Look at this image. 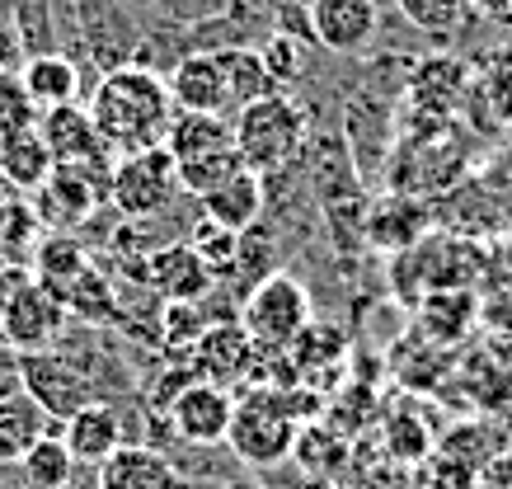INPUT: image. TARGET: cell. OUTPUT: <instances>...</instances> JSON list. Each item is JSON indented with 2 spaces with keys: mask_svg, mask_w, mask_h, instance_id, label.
<instances>
[{
  "mask_svg": "<svg viewBox=\"0 0 512 489\" xmlns=\"http://www.w3.org/2000/svg\"><path fill=\"white\" fill-rule=\"evenodd\" d=\"M85 113L113 156H137V151H151L165 142L174 99L165 76L151 66H109L90 90Z\"/></svg>",
  "mask_w": 512,
  "mask_h": 489,
  "instance_id": "obj_1",
  "label": "cell"
},
{
  "mask_svg": "<svg viewBox=\"0 0 512 489\" xmlns=\"http://www.w3.org/2000/svg\"><path fill=\"white\" fill-rule=\"evenodd\" d=\"M306 109L296 104L292 95H273L254 99L245 109L231 118V137H235V151L245 160V170L254 174H273L282 165H292L306 146Z\"/></svg>",
  "mask_w": 512,
  "mask_h": 489,
  "instance_id": "obj_2",
  "label": "cell"
},
{
  "mask_svg": "<svg viewBox=\"0 0 512 489\" xmlns=\"http://www.w3.org/2000/svg\"><path fill=\"white\" fill-rule=\"evenodd\" d=\"M296 410L301 400H282L278 391H249L235 400L231 428H226V447L240 466L254 471H273L292 457L296 447Z\"/></svg>",
  "mask_w": 512,
  "mask_h": 489,
  "instance_id": "obj_3",
  "label": "cell"
},
{
  "mask_svg": "<svg viewBox=\"0 0 512 489\" xmlns=\"http://www.w3.org/2000/svg\"><path fill=\"white\" fill-rule=\"evenodd\" d=\"M311 320H315L311 287L292 278V273H264L259 283L249 287L245 311H240V330L254 339V348L282 353Z\"/></svg>",
  "mask_w": 512,
  "mask_h": 489,
  "instance_id": "obj_4",
  "label": "cell"
},
{
  "mask_svg": "<svg viewBox=\"0 0 512 489\" xmlns=\"http://www.w3.org/2000/svg\"><path fill=\"white\" fill-rule=\"evenodd\" d=\"M179 165L165 146L137 151V156H118L109 174V198L127 221H151L160 212H170V203L179 198Z\"/></svg>",
  "mask_w": 512,
  "mask_h": 489,
  "instance_id": "obj_5",
  "label": "cell"
},
{
  "mask_svg": "<svg viewBox=\"0 0 512 489\" xmlns=\"http://www.w3.org/2000/svg\"><path fill=\"white\" fill-rule=\"evenodd\" d=\"M0 330L5 339L24 353H47V348L62 344V330H66V306L62 297L43 287L38 278H10V287L0 292Z\"/></svg>",
  "mask_w": 512,
  "mask_h": 489,
  "instance_id": "obj_6",
  "label": "cell"
},
{
  "mask_svg": "<svg viewBox=\"0 0 512 489\" xmlns=\"http://www.w3.org/2000/svg\"><path fill=\"white\" fill-rule=\"evenodd\" d=\"M235 414V395L221 381H184L165 400V424L188 447H226V428Z\"/></svg>",
  "mask_w": 512,
  "mask_h": 489,
  "instance_id": "obj_7",
  "label": "cell"
},
{
  "mask_svg": "<svg viewBox=\"0 0 512 489\" xmlns=\"http://www.w3.org/2000/svg\"><path fill=\"white\" fill-rule=\"evenodd\" d=\"M19 386L43 405V414L52 424L71 419L80 405H90L94 395H99L90 372L76 367L66 353H57V348H47V353H24V358H19Z\"/></svg>",
  "mask_w": 512,
  "mask_h": 489,
  "instance_id": "obj_8",
  "label": "cell"
},
{
  "mask_svg": "<svg viewBox=\"0 0 512 489\" xmlns=\"http://www.w3.org/2000/svg\"><path fill=\"white\" fill-rule=\"evenodd\" d=\"M38 137L47 142V151H52V160L57 165H71V170H90L94 179H104L109 184L113 174V151L104 146V137L94 132L90 113H85V104H62V109H47L38 113Z\"/></svg>",
  "mask_w": 512,
  "mask_h": 489,
  "instance_id": "obj_9",
  "label": "cell"
},
{
  "mask_svg": "<svg viewBox=\"0 0 512 489\" xmlns=\"http://www.w3.org/2000/svg\"><path fill=\"white\" fill-rule=\"evenodd\" d=\"M109 189L104 179H94L90 170H71V165H52L43 184L33 189V217L43 231H62L71 236L76 226L94 217V207H99V193Z\"/></svg>",
  "mask_w": 512,
  "mask_h": 489,
  "instance_id": "obj_10",
  "label": "cell"
},
{
  "mask_svg": "<svg viewBox=\"0 0 512 489\" xmlns=\"http://www.w3.org/2000/svg\"><path fill=\"white\" fill-rule=\"evenodd\" d=\"M306 29L325 52L362 57L381 38V5L376 0H311Z\"/></svg>",
  "mask_w": 512,
  "mask_h": 489,
  "instance_id": "obj_11",
  "label": "cell"
},
{
  "mask_svg": "<svg viewBox=\"0 0 512 489\" xmlns=\"http://www.w3.org/2000/svg\"><path fill=\"white\" fill-rule=\"evenodd\" d=\"M94 489H198L193 475L179 471L160 447L123 442L109 461L94 466Z\"/></svg>",
  "mask_w": 512,
  "mask_h": 489,
  "instance_id": "obj_12",
  "label": "cell"
},
{
  "mask_svg": "<svg viewBox=\"0 0 512 489\" xmlns=\"http://www.w3.org/2000/svg\"><path fill=\"white\" fill-rule=\"evenodd\" d=\"M433 231V212L428 203H419L414 193H386L367 207V221H362V236L372 250L386 254H409L419 250L423 240Z\"/></svg>",
  "mask_w": 512,
  "mask_h": 489,
  "instance_id": "obj_13",
  "label": "cell"
},
{
  "mask_svg": "<svg viewBox=\"0 0 512 489\" xmlns=\"http://www.w3.org/2000/svg\"><path fill=\"white\" fill-rule=\"evenodd\" d=\"M165 85H170V99L179 113H217V118H231V85H226V66H221L217 48L179 57L174 71L165 76Z\"/></svg>",
  "mask_w": 512,
  "mask_h": 489,
  "instance_id": "obj_14",
  "label": "cell"
},
{
  "mask_svg": "<svg viewBox=\"0 0 512 489\" xmlns=\"http://www.w3.org/2000/svg\"><path fill=\"white\" fill-rule=\"evenodd\" d=\"M62 442L71 447V457H76V466H99V461H109L118 447H123V410L113 405V400H104V395H94L90 405H80L71 419H62Z\"/></svg>",
  "mask_w": 512,
  "mask_h": 489,
  "instance_id": "obj_15",
  "label": "cell"
},
{
  "mask_svg": "<svg viewBox=\"0 0 512 489\" xmlns=\"http://www.w3.org/2000/svg\"><path fill=\"white\" fill-rule=\"evenodd\" d=\"M151 269H146V287L165 301H202L217 278L212 269L202 264V254L188 245V240H174V245H160L151 259H146Z\"/></svg>",
  "mask_w": 512,
  "mask_h": 489,
  "instance_id": "obj_16",
  "label": "cell"
},
{
  "mask_svg": "<svg viewBox=\"0 0 512 489\" xmlns=\"http://www.w3.org/2000/svg\"><path fill=\"white\" fill-rule=\"evenodd\" d=\"M470 95V66L461 57H428L409 76V104L428 118H456Z\"/></svg>",
  "mask_w": 512,
  "mask_h": 489,
  "instance_id": "obj_17",
  "label": "cell"
},
{
  "mask_svg": "<svg viewBox=\"0 0 512 489\" xmlns=\"http://www.w3.org/2000/svg\"><path fill=\"white\" fill-rule=\"evenodd\" d=\"M264 203H268L264 174H254V170H235L226 184H217L212 193L198 198L202 217L212 221V226H221V231H231V236L254 231V221L264 217Z\"/></svg>",
  "mask_w": 512,
  "mask_h": 489,
  "instance_id": "obj_18",
  "label": "cell"
},
{
  "mask_svg": "<svg viewBox=\"0 0 512 489\" xmlns=\"http://www.w3.org/2000/svg\"><path fill=\"white\" fill-rule=\"evenodd\" d=\"M15 80L38 113L62 109V104H76L80 99V71L62 52H29L24 66L15 71Z\"/></svg>",
  "mask_w": 512,
  "mask_h": 489,
  "instance_id": "obj_19",
  "label": "cell"
},
{
  "mask_svg": "<svg viewBox=\"0 0 512 489\" xmlns=\"http://www.w3.org/2000/svg\"><path fill=\"white\" fill-rule=\"evenodd\" d=\"M419 325L433 344H456L480 325V297L475 287H433L419 297Z\"/></svg>",
  "mask_w": 512,
  "mask_h": 489,
  "instance_id": "obj_20",
  "label": "cell"
},
{
  "mask_svg": "<svg viewBox=\"0 0 512 489\" xmlns=\"http://www.w3.org/2000/svg\"><path fill=\"white\" fill-rule=\"evenodd\" d=\"M43 433H52V419H47L43 405H38L24 386L0 395V466H19V457H24Z\"/></svg>",
  "mask_w": 512,
  "mask_h": 489,
  "instance_id": "obj_21",
  "label": "cell"
},
{
  "mask_svg": "<svg viewBox=\"0 0 512 489\" xmlns=\"http://www.w3.org/2000/svg\"><path fill=\"white\" fill-rule=\"evenodd\" d=\"M193 353H198L202 377L226 386V381H235L249 367V358H254V339H249L240 325H212V330L198 334Z\"/></svg>",
  "mask_w": 512,
  "mask_h": 489,
  "instance_id": "obj_22",
  "label": "cell"
},
{
  "mask_svg": "<svg viewBox=\"0 0 512 489\" xmlns=\"http://www.w3.org/2000/svg\"><path fill=\"white\" fill-rule=\"evenodd\" d=\"M221 66H226V85H231V118L245 104H254V99L273 95V90H282L278 80H273V71H268L264 52L249 48V43H231V48H217Z\"/></svg>",
  "mask_w": 512,
  "mask_h": 489,
  "instance_id": "obj_23",
  "label": "cell"
},
{
  "mask_svg": "<svg viewBox=\"0 0 512 489\" xmlns=\"http://www.w3.org/2000/svg\"><path fill=\"white\" fill-rule=\"evenodd\" d=\"M15 471H19V480H24V489H71L80 466H76V457H71V447L62 442V433L52 428V433H43V438L19 457Z\"/></svg>",
  "mask_w": 512,
  "mask_h": 489,
  "instance_id": "obj_24",
  "label": "cell"
},
{
  "mask_svg": "<svg viewBox=\"0 0 512 489\" xmlns=\"http://www.w3.org/2000/svg\"><path fill=\"white\" fill-rule=\"evenodd\" d=\"M52 165H57V160H52L47 142L38 137V127L15 132V137H0V179H5L10 189L33 193L47 174H52Z\"/></svg>",
  "mask_w": 512,
  "mask_h": 489,
  "instance_id": "obj_25",
  "label": "cell"
},
{
  "mask_svg": "<svg viewBox=\"0 0 512 489\" xmlns=\"http://www.w3.org/2000/svg\"><path fill=\"white\" fill-rule=\"evenodd\" d=\"M85 269H90V254L76 245V236L47 231V236L33 245V278H38L43 287H52L57 297H62L66 287L76 283Z\"/></svg>",
  "mask_w": 512,
  "mask_h": 489,
  "instance_id": "obj_26",
  "label": "cell"
},
{
  "mask_svg": "<svg viewBox=\"0 0 512 489\" xmlns=\"http://www.w3.org/2000/svg\"><path fill=\"white\" fill-rule=\"evenodd\" d=\"M235 170H245V160L235 146H217V151H202L193 160H179V189L202 198V193H212L217 184H226Z\"/></svg>",
  "mask_w": 512,
  "mask_h": 489,
  "instance_id": "obj_27",
  "label": "cell"
},
{
  "mask_svg": "<svg viewBox=\"0 0 512 489\" xmlns=\"http://www.w3.org/2000/svg\"><path fill=\"white\" fill-rule=\"evenodd\" d=\"M395 10H400L419 33H433V38L461 33L466 29V19L475 15L470 0H395Z\"/></svg>",
  "mask_w": 512,
  "mask_h": 489,
  "instance_id": "obj_28",
  "label": "cell"
},
{
  "mask_svg": "<svg viewBox=\"0 0 512 489\" xmlns=\"http://www.w3.org/2000/svg\"><path fill=\"white\" fill-rule=\"evenodd\" d=\"M475 297H480L484 330L512 339V273H498V278H489L484 287H475Z\"/></svg>",
  "mask_w": 512,
  "mask_h": 489,
  "instance_id": "obj_29",
  "label": "cell"
},
{
  "mask_svg": "<svg viewBox=\"0 0 512 489\" xmlns=\"http://www.w3.org/2000/svg\"><path fill=\"white\" fill-rule=\"evenodd\" d=\"M480 95L498 123H512V52H498L480 76Z\"/></svg>",
  "mask_w": 512,
  "mask_h": 489,
  "instance_id": "obj_30",
  "label": "cell"
},
{
  "mask_svg": "<svg viewBox=\"0 0 512 489\" xmlns=\"http://www.w3.org/2000/svg\"><path fill=\"white\" fill-rule=\"evenodd\" d=\"M29 127H38V109L19 90L15 76H0V137H15V132H29Z\"/></svg>",
  "mask_w": 512,
  "mask_h": 489,
  "instance_id": "obj_31",
  "label": "cell"
},
{
  "mask_svg": "<svg viewBox=\"0 0 512 489\" xmlns=\"http://www.w3.org/2000/svg\"><path fill=\"white\" fill-rule=\"evenodd\" d=\"M24 33H19L15 19H0V76H15L19 66H24Z\"/></svg>",
  "mask_w": 512,
  "mask_h": 489,
  "instance_id": "obj_32",
  "label": "cell"
},
{
  "mask_svg": "<svg viewBox=\"0 0 512 489\" xmlns=\"http://www.w3.org/2000/svg\"><path fill=\"white\" fill-rule=\"evenodd\" d=\"M5 391H19V348L0 330V395Z\"/></svg>",
  "mask_w": 512,
  "mask_h": 489,
  "instance_id": "obj_33",
  "label": "cell"
},
{
  "mask_svg": "<svg viewBox=\"0 0 512 489\" xmlns=\"http://www.w3.org/2000/svg\"><path fill=\"white\" fill-rule=\"evenodd\" d=\"M470 10L484 19H494L503 29H512V0H470Z\"/></svg>",
  "mask_w": 512,
  "mask_h": 489,
  "instance_id": "obj_34",
  "label": "cell"
},
{
  "mask_svg": "<svg viewBox=\"0 0 512 489\" xmlns=\"http://www.w3.org/2000/svg\"><path fill=\"white\" fill-rule=\"evenodd\" d=\"M207 489H273L268 480H249V475H240V480H221V485H207Z\"/></svg>",
  "mask_w": 512,
  "mask_h": 489,
  "instance_id": "obj_35",
  "label": "cell"
},
{
  "mask_svg": "<svg viewBox=\"0 0 512 489\" xmlns=\"http://www.w3.org/2000/svg\"><path fill=\"white\" fill-rule=\"evenodd\" d=\"M0 5H5V0H0Z\"/></svg>",
  "mask_w": 512,
  "mask_h": 489,
  "instance_id": "obj_36",
  "label": "cell"
}]
</instances>
